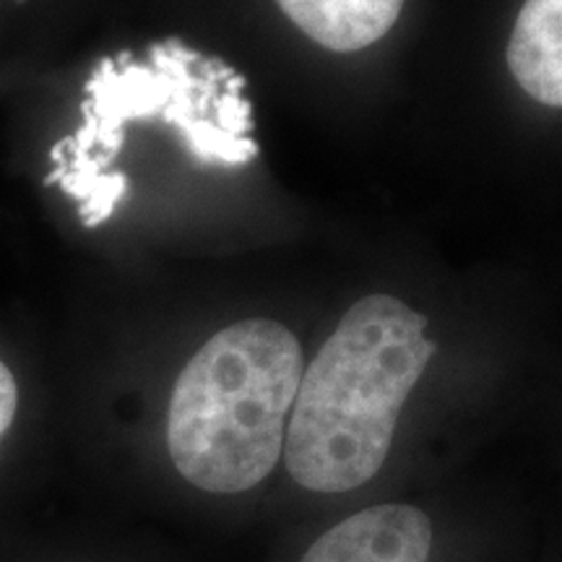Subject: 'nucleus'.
Returning a JSON list of instances; mask_svg holds the SVG:
<instances>
[{"label": "nucleus", "mask_w": 562, "mask_h": 562, "mask_svg": "<svg viewBox=\"0 0 562 562\" xmlns=\"http://www.w3.org/2000/svg\"><path fill=\"white\" fill-rule=\"evenodd\" d=\"M302 34L331 53H357L391 32L404 0H277Z\"/></svg>", "instance_id": "nucleus-6"}, {"label": "nucleus", "mask_w": 562, "mask_h": 562, "mask_svg": "<svg viewBox=\"0 0 562 562\" xmlns=\"http://www.w3.org/2000/svg\"><path fill=\"white\" fill-rule=\"evenodd\" d=\"M425 328V315L389 294L349 307L292 406L284 459L300 487L336 495L381 472L402 406L438 351Z\"/></svg>", "instance_id": "nucleus-1"}, {"label": "nucleus", "mask_w": 562, "mask_h": 562, "mask_svg": "<svg viewBox=\"0 0 562 562\" xmlns=\"http://www.w3.org/2000/svg\"><path fill=\"white\" fill-rule=\"evenodd\" d=\"M432 524L404 503L372 505L315 539L300 562H427Z\"/></svg>", "instance_id": "nucleus-4"}, {"label": "nucleus", "mask_w": 562, "mask_h": 562, "mask_svg": "<svg viewBox=\"0 0 562 562\" xmlns=\"http://www.w3.org/2000/svg\"><path fill=\"white\" fill-rule=\"evenodd\" d=\"M508 68L531 100L562 108V0H526L508 42Z\"/></svg>", "instance_id": "nucleus-5"}, {"label": "nucleus", "mask_w": 562, "mask_h": 562, "mask_svg": "<svg viewBox=\"0 0 562 562\" xmlns=\"http://www.w3.org/2000/svg\"><path fill=\"white\" fill-rule=\"evenodd\" d=\"M302 372L300 341L277 321H240L211 336L180 372L167 414L182 480L214 495L261 484L281 456Z\"/></svg>", "instance_id": "nucleus-3"}, {"label": "nucleus", "mask_w": 562, "mask_h": 562, "mask_svg": "<svg viewBox=\"0 0 562 562\" xmlns=\"http://www.w3.org/2000/svg\"><path fill=\"white\" fill-rule=\"evenodd\" d=\"M16 409H19L16 381H13L11 370L0 362V435L11 427L13 417H16Z\"/></svg>", "instance_id": "nucleus-7"}, {"label": "nucleus", "mask_w": 562, "mask_h": 562, "mask_svg": "<svg viewBox=\"0 0 562 562\" xmlns=\"http://www.w3.org/2000/svg\"><path fill=\"white\" fill-rule=\"evenodd\" d=\"M161 121L203 165L243 167L258 157L245 79L178 40L108 58L91 74L81 125L53 149L50 180L79 203L87 227L108 222L123 193L112 180L117 140L133 123Z\"/></svg>", "instance_id": "nucleus-2"}]
</instances>
